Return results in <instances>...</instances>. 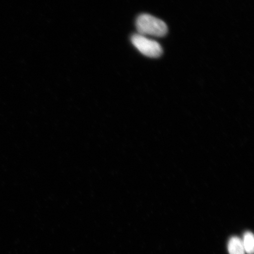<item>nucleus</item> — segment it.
I'll use <instances>...</instances> for the list:
<instances>
[{
	"label": "nucleus",
	"instance_id": "1",
	"mask_svg": "<svg viewBox=\"0 0 254 254\" xmlns=\"http://www.w3.org/2000/svg\"><path fill=\"white\" fill-rule=\"evenodd\" d=\"M136 27L139 34L161 37L166 36L168 27L160 19L148 14L139 15L136 20Z\"/></svg>",
	"mask_w": 254,
	"mask_h": 254
},
{
	"label": "nucleus",
	"instance_id": "4",
	"mask_svg": "<svg viewBox=\"0 0 254 254\" xmlns=\"http://www.w3.org/2000/svg\"><path fill=\"white\" fill-rule=\"evenodd\" d=\"M242 241L246 253L253 254L254 252V237L252 232H246L244 235Z\"/></svg>",
	"mask_w": 254,
	"mask_h": 254
},
{
	"label": "nucleus",
	"instance_id": "3",
	"mask_svg": "<svg viewBox=\"0 0 254 254\" xmlns=\"http://www.w3.org/2000/svg\"><path fill=\"white\" fill-rule=\"evenodd\" d=\"M228 250L230 254H246L243 241L237 237L230 238L228 244Z\"/></svg>",
	"mask_w": 254,
	"mask_h": 254
},
{
	"label": "nucleus",
	"instance_id": "2",
	"mask_svg": "<svg viewBox=\"0 0 254 254\" xmlns=\"http://www.w3.org/2000/svg\"><path fill=\"white\" fill-rule=\"evenodd\" d=\"M131 43L143 55L151 58H157L163 54V49L157 41L149 39L142 35H133Z\"/></svg>",
	"mask_w": 254,
	"mask_h": 254
}]
</instances>
